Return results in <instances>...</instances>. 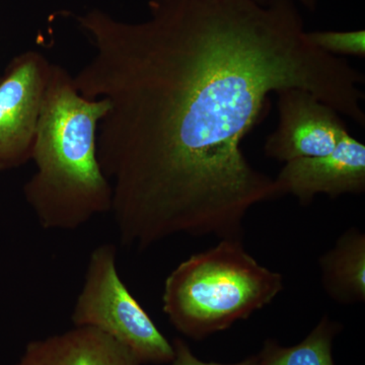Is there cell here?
<instances>
[{"label":"cell","mask_w":365,"mask_h":365,"mask_svg":"<svg viewBox=\"0 0 365 365\" xmlns=\"http://www.w3.org/2000/svg\"><path fill=\"white\" fill-rule=\"evenodd\" d=\"M148 16H76L95 54L73 76L104 98L98 160L122 246L179 235L244 237L257 204L277 198L242 143L271 93L300 88L360 126L361 72L314 47L294 0H148Z\"/></svg>","instance_id":"obj_1"},{"label":"cell","mask_w":365,"mask_h":365,"mask_svg":"<svg viewBox=\"0 0 365 365\" xmlns=\"http://www.w3.org/2000/svg\"><path fill=\"white\" fill-rule=\"evenodd\" d=\"M109 108L104 98L81 95L73 76L52 64L33 150L37 170L24 186L44 230H78L111 212V185L97 153L98 124Z\"/></svg>","instance_id":"obj_2"},{"label":"cell","mask_w":365,"mask_h":365,"mask_svg":"<svg viewBox=\"0 0 365 365\" xmlns=\"http://www.w3.org/2000/svg\"><path fill=\"white\" fill-rule=\"evenodd\" d=\"M283 289L282 274L259 263L242 240H220L170 273L163 311L178 332L202 341L248 319Z\"/></svg>","instance_id":"obj_3"},{"label":"cell","mask_w":365,"mask_h":365,"mask_svg":"<svg viewBox=\"0 0 365 365\" xmlns=\"http://www.w3.org/2000/svg\"><path fill=\"white\" fill-rule=\"evenodd\" d=\"M117 250L104 244L91 252L85 282L71 321L74 327H93L121 343L141 365L172 362L174 347L134 299L120 278Z\"/></svg>","instance_id":"obj_4"},{"label":"cell","mask_w":365,"mask_h":365,"mask_svg":"<svg viewBox=\"0 0 365 365\" xmlns=\"http://www.w3.org/2000/svg\"><path fill=\"white\" fill-rule=\"evenodd\" d=\"M51 66L31 50L14 57L0 78V170L32 160Z\"/></svg>","instance_id":"obj_5"},{"label":"cell","mask_w":365,"mask_h":365,"mask_svg":"<svg viewBox=\"0 0 365 365\" xmlns=\"http://www.w3.org/2000/svg\"><path fill=\"white\" fill-rule=\"evenodd\" d=\"M279 122L264 145L266 157L279 162L321 157L332 153L348 133L332 107L300 88L276 93Z\"/></svg>","instance_id":"obj_6"},{"label":"cell","mask_w":365,"mask_h":365,"mask_svg":"<svg viewBox=\"0 0 365 365\" xmlns=\"http://www.w3.org/2000/svg\"><path fill=\"white\" fill-rule=\"evenodd\" d=\"M274 184L278 197L292 195L302 205L313 202L318 194L331 198L364 194L365 145L348 132L328 155L285 163Z\"/></svg>","instance_id":"obj_7"},{"label":"cell","mask_w":365,"mask_h":365,"mask_svg":"<svg viewBox=\"0 0 365 365\" xmlns=\"http://www.w3.org/2000/svg\"><path fill=\"white\" fill-rule=\"evenodd\" d=\"M13 365H141L121 343L93 327H74L26 344Z\"/></svg>","instance_id":"obj_8"},{"label":"cell","mask_w":365,"mask_h":365,"mask_svg":"<svg viewBox=\"0 0 365 365\" xmlns=\"http://www.w3.org/2000/svg\"><path fill=\"white\" fill-rule=\"evenodd\" d=\"M321 282L326 294L346 306L365 302V234L348 228L319 258Z\"/></svg>","instance_id":"obj_9"},{"label":"cell","mask_w":365,"mask_h":365,"mask_svg":"<svg viewBox=\"0 0 365 365\" xmlns=\"http://www.w3.org/2000/svg\"><path fill=\"white\" fill-rule=\"evenodd\" d=\"M341 330V324L324 316L299 344L284 347L276 340H266L257 354L259 361L261 365H335L333 342Z\"/></svg>","instance_id":"obj_10"},{"label":"cell","mask_w":365,"mask_h":365,"mask_svg":"<svg viewBox=\"0 0 365 365\" xmlns=\"http://www.w3.org/2000/svg\"><path fill=\"white\" fill-rule=\"evenodd\" d=\"M307 40L322 51L334 55L365 56V31H314L307 32Z\"/></svg>","instance_id":"obj_11"},{"label":"cell","mask_w":365,"mask_h":365,"mask_svg":"<svg viewBox=\"0 0 365 365\" xmlns=\"http://www.w3.org/2000/svg\"><path fill=\"white\" fill-rule=\"evenodd\" d=\"M172 344L174 347V359L170 362V365H261L257 354L247 357L242 361L235 362V364L205 362L199 359L190 349L189 345L181 338H175Z\"/></svg>","instance_id":"obj_12"},{"label":"cell","mask_w":365,"mask_h":365,"mask_svg":"<svg viewBox=\"0 0 365 365\" xmlns=\"http://www.w3.org/2000/svg\"><path fill=\"white\" fill-rule=\"evenodd\" d=\"M257 4H262V6H266L268 4L269 0H255ZM300 4H302L309 11H314L318 6L319 0H297Z\"/></svg>","instance_id":"obj_13"}]
</instances>
